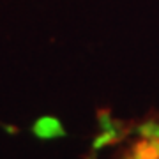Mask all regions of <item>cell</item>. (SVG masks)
<instances>
[{
	"label": "cell",
	"mask_w": 159,
	"mask_h": 159,
	"mask_svg": "<svg viewBox=\"0 0 159 159\" xmlns=\"http://www.w3.org/2000/svg\"><path fill=\"white\" fill-rule=\"evenodd\" d=\"M35 134L41 138H53V136H62L64 131L60 127L55 119H50V117H44V119H41L34 127Z\"/></svg>",
	"instance_id": "1"
}]
</instances>
